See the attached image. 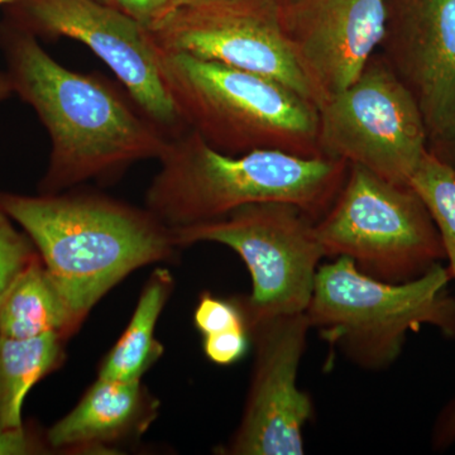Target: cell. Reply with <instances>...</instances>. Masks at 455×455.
I'll list each match as a JSON object with an SVG mask.
<instances>
[{
	"mask_svg": "<svg viewBox=\"0 0 455 455\" xmlns=\"http://www.w3.org/2000/svg\"><path fill=\"white\" fill-rule=\"evenodd\" d=\"M0 47L14 94L46 128L51 152L40 194L119 178L132 164L157 160L171 137L130 95L98 75L57 62L37 36L11 20L0 25Z\"/></svg>",
	"mask_w": 455,
	"mask_h": 455,
	"instance_id": "1",
	"label": "cell"
},
{
	"mask_svg": "<svg viewBox=\"0 0 455 455\" xmlns=\"http://www.w3.org/2000/svg\"><path fill=\"white\" fill-rule=\"evenodd\" d=\"M0 204L35 244L77 329L125 277L179 250L172 229L148 209L103 194L2 193Z\"/></svg>",
	"mask_w": 455,
	"mask_h": 455,
	"instance_id": "2",
	"label": "cell"
},
{
	"mask_svg": "<svg viewBox=\"0 0 455 455\" xmlns=\"http://www.w3.org/2000/svg\"><path fill=\"white\" fill-rule=\"evenodd\" d=\"M147 188L146 208L170 229L206 223L253 203L283 202L319 220L343 188L349 164L275 149L217 151L196 132L171 137Z\"/></svg>",
	"mask_w": 455,
	"mask_h": 455,
	"instance_id": "3",
	"label": "cell"
},
{
	"mask_svg": "<svg viewBox=\"0 0 455 455\" xmlns=\"http://www.w3.org/2000/svg\"><path fill=\"white\" fill-rule=\"evenodd\" d=\"M161 73L188 130L227 155L275 149L323 157L319 108L283 84L160 49Z\"/></svg>",
	"mask_w": 455,
	"mask_h": 455,
	"instance_id": "4",
	"label": "cell"
},
{
	"mask_svg": "<svg viewBox=\"0 0 455 455\" xmlns=\"http://www.w3.org/2000/svg\"><path fill=\"white\" fill-rule=\"evenodd\" d=\"M451 276L442 263L406 283H386L363 274L346 257L320 265L307 316L311 329L364 370L391 366L407 335L421 326L455 338Z\"/></svg>",
	"mask_w": 455,
	"mask_h": 455,
	"instance_id": "5",
	"label": "cell"
},
{
	"mask_svg": "<svg viewBox=\"0 0 455 455\" xmlns=\"http://www.w3.org/2000/svg\"><path fill=\"white\" fill-rule=\"evenodd\" d=\"M315 233L325 259L346 257L386 283L415 280L445 259L438 228L414 188L355 164Z\"/></svg>",
	"mask_w": 455,
	"mask_h": 455,
	"instance_id": "6",
	"label": "cell"
},
{
	"mask_svg": "<svg viewBox=\"0 0 455 455\" xmlns=\"http://www.w3.org/2000/svg\"><path fill=\"white\" fill-rule=\"evenodd\" d=\"M315 220L290 203H253L206 223L172 229L180 248L227 245L250 271L252 292L238 299L248 329L272 317L307 313L320 262Z\"/></svg>",
	"mask_w": 455,
	"mask_h": 455,
	"instance_id": "7",
	"label": "cell"
},
{
	"mask_svg": "<svg viewBox=\"0 0 455 455\" xmlns=\"http://www.w3.org/2000/svg\"><path fill=\"white\" fill-rule=\"evenodd\" d=\"M317 143L323 157L400 185H410L429 151L420 109L381 53H374L352 85L319 107Z\"/></svg>",
	"mask_w": 455,
	"mask_h": 455,
	"instance_id": "8",
	"label": "cell"
},
{
	"mask_svg": "<svg viewBox=\"0 0 455 455\" xmlns=\"http://www.w3.org/2000/svg\"><path fill=\"white\" fill-rule=\"evenodd\" d=\"M7 20L38 38L85 44L167 136L188 130L164 82L160 47L148 29L121 9L100 0H20L8 5Z\"/></svg>",
	"mask_w": 455,
	"mask_h": 455,
	"instance_id": "9",
	"label": "cell"
},
{
	"mask_svg": "<svg viewBox=\"0 0 455 455\" xmlns=\"http://www.w3.org/2000/svg\"><path fill=\"white\" fill-rule=\"evenodd\" d=\"M281 7V0L179 5L149 33L160 49L268 77L316 104L313 86L284 37Z\"/></svg>",
	"mask_w": 455,
	"mask_h": 455,
	"instance_id": "10",
	"label": "cell"
},
{
	"mask_svg": "<svg viewBox=\"0 0 455 455\" xmlns=\"http://www.w3.org/2000/svg\"><path fill=\"white\" fill-rule=\"evenodd\" d=\"M310 329L307 313L272 317L251 328L254 363L243 414L218 453H305L304 429L314 406L298 386V373Z\"/></svg>",
	"mask_w": 455,
	"mask_h": 455,
	"instance_id": "11",
	"label": "cell"
},
{
	"mask_svg": "<svg viewBox=\"0 0 455 455\" xmlns=\"http://www.w3.org/2000/svg\"><path fill=\"white\" fill-rule=\"evenodd\" d=\"M379 49L420 109L429 151L455 163V0H387Z\"/></svg>",
	"mask_w": 455,
	"mask_h": 455,
	"instance_id": "12",
	"label": "cell"
},
{
	"mask_svg": "<svg viewBox=\"0 0 455 455\" xmlns=\"http://www.w3.org/2000/svg\"><path fill=\"white\" fill-rule=\"evenodd\" d=\"M387 0H293L281 25L317 108L358 79L381 46Z\"/></svg>",
	"mask_w": 455,
	"mask_h": 455,
	"instance_id": "13",
	"label": "cell"
},
{
	"mask_svg": "<svg viewBox=\"0 0 455 455\" xmlns=\"http://www.w3.org/2000/svg\"><path fill=\"white\" fill-rule=\"evenodd\" d=\"M160 401L142 381L100 379L44 433L52 451H113L139 439L157 418Z\"/></svg>",
	"mask_w": 455,
	"mask_h": 455,
	"instance_id": "14",
	"label": "cell"
},
{
	"mask_svg": "<svg viewBox=\"0 0 455 455\" xmlns=\"http://www.w3.org/2000/svg\"><path fill=\"white\" fill-rule=\"evenodd\" d=\"M77 331L68 302L36 257L0 301V335L28 339L56 333L70 339Z\"/></svg>",
	"mask_w": 455,
	"mask_h": 455,
	"instance_id": "15",
	"label": "cell"
},
{
	"mask_svg": "<svg viewBox=\"0 0 455 455\" xmlns=\"http://www.w3.org/2000/svg\"><path fill=\"white\" fill-rule=\"evenodd\" d=\"M175 287L172 274L156 268L137 302L130 324L108 352L98 377L116 381H140L164 355V346L156 338V325Z\"/></svg>",
	"mask_w": 455,
	"mask_h": 455,
	"instance_id": "16",
	"label": "cell"
},
{
	"mask_svg": "<svg viewBox=\"0 0 455 455\" xmlns=\"http://www.w3.org/2000/svg\"><path fill=\"white\" fill-rule=\"evenodd\" d=\"M66 341L56 333L28 339L0 335V429L25 427L27 395L64 363Z\"/></svg>",
	"mask_w": 455,
	"mask_h": 455,
	"instance_id": "17",
	"label": "cell"
},
{
	"mask_svg": "<svg viewBox=\"0 0 455 455\" xmlns=\"http://www.w3.org/2000/svg\"><path fill=\"white\" fill-rule=\"evenodd\" d=\"M438 228L451 280L455 281V163L427 151L410 180Z\"/></svg>",
	"mask_w": 455,
	"mask_h": 455,
	"instance_id": "18",
	"label": "cell"
},
{
	"mask_svg": "<svg viewBox=\"0 0 455 455\" xmlns=\"http://www.w3.org/2000/svg\"><path fill=\"white\" fill-rule=\"evenodd\" d=\"M13 223L0 204V301L20 272L38 256L28 235L17 230Z\"/></svg>",
	"mask_w": 455,
	"mask_h": 455,
	"instance_id": "19",
	"label": "cell"
},
{
	"mask_svg": "<svg viewBox=\"0 0 455 455\" xmlns=\"http://www.w3.org/2000/svg\"><path fill=\"white\" fill-rule=\"evenodd\" d=\"M194 324L203 337L233 329H248L238 299H221L211 292L200 296L194 313Z\"/></svg>",
	"mask_w": 455,
	"mask_h": 455,
	"instance_id": "20",
	"label": "cell"
},
{
	"mask_svg": "<svg viewBox=\"0 0 455 455\" xmlns=\"http://www.w3.org/2000/svg\"><path fill=\"white\" fill-rule=\"evenodd\" d=\"M252 346L248 329H233L203 337L206 358L218 366H230L241 361Z\"/></svg>",
	"mask_w": 455,
	"mask_h": 455,
	"instance_id": "21",
	"label": "cell"
},
{
	"mask_svg": "<svg viewBox=\"0 0 455 455\" xmlns=\"http://www.w3.org/2000/svg\"><path fill=\"white\" fill-rule=\"evenodd\" d=\"M113 4L148 31L179 7L176 0H113Z\"/></svg>",
	"mask_w": 455,
	"mask_h": 455,
	"instance_id": "22",
	"label": "cell"
},
{
	"mask_svg": "<svg viewBox=\"0 0 455 455\" xmlns=\"http://www.w3.org/2000/svg\"><path fill=\"white\" fill-rule=\"evenodd\" d=\"M50 449L46 436L40 438L26 427L0 429V454H35Z\"/></svg>",
	"mask_w": 455,
	"mask_h": 455,
	"instance_id": "23",
	"label": "cell"
},
{
	"mask_svg": "<svg viewBox=\"0 0 455 455\" xmlns=\"http://www.w3.org/2000/svg\"><path fill=\"white\" fill-rule=\"evenodd\" d=\"M433 444L436 451L455 444V398L442 410L436 419L433 431Z\"/></svg>",
	"mask_w": 455,
	"mask_h": 455,
	"instance_id": "24",
	"label": "cell"
},
{
	"mask_svg": "<svg viewBox=\"0 0 455 455\" xmlns=\"http://www.w3.org/2000/svg\"><path fill=\"white\" fill-rule=\"evenodd\" d=\"M13 94V88H12L11 80H9L7 73L0 71V103L7 100Z\"/></svg>",
	"mask_w": 455,
	"mask_h": 455,
	"instance_id": "25",
	"label": "cell"
},
{
	"mask_svg": "<svg viewBox=\"0 0 455 455\" xmlns=\"http://www.w3.org/2000/svg\"><path fill=\"white\" fill-rule=\"evenodd\" d=\"M212 2V0H176L178 5H194L200 4V3Z\"/></svg>",
	"mask_w": 455,
	"mask_h": 455,
	"instance_id": "26",
	"label": "cell"
},
{
	"mask_svg": "<svg viewBox=\"0 0 455 455\" xmlns=\"http://www.w3.org/2000/svg\"><path fill=\"white\" fill-rule=\"evenodd\" d=\"M17 2H20V0H0V7H2V5H12V4H14V3H17Z\"/></svg>",
	"mask_w": 455,
	"mask_h": 455,
	"instance_id": "27",
	"label": "cell"
},
{
	"mask_svg": "<svg viewBox=\"0 0 455 455\" xmlns=\"http://www.w3.org/2000/svg\"><path fill=\"white\" fill-rule=\"evenodd\" d=\"M100 2L107 3V4L114 5L113 0H100ZM114 7H116V5H114Z\"/></svg>",
	"mask_w": 455,
	"mask_h": 455,
	"instance_id": "28",
	"label": "cell"
},
{
	"mask_svg": "<svg viewBox=\"0 0 455 455\" xmlns=\"http://www.w3.org/2000/svg\"><path fill=\"white\" fill-rule=\"evenodd\" d=\"M281 2H283V3H290V2H293V0H281Z\"/></svg>",
	"mask_w": 455,
	"mask_h": 455,
	"instance_id": "29",
	"label": "cell"
}]
</instances>
